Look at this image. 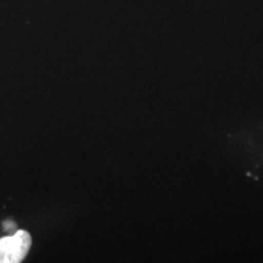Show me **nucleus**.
Wrapping results in <instances>:
<instances>
[{"mask_svg": "<svg viewBox=\"0 0 263 263\" xmlns=\"http://www.w3.org/2000/svg\"><path fill=\"white\" fill-rule=\"evenodd\" d=\"M31 235L19 230L15 234L0 238V263H19L28 254Z\"/></svg>", "mask_w": 263, "mask_h": 263, "instance_id": "f257e3e1", "label": "nucleus"}]
</instances>
